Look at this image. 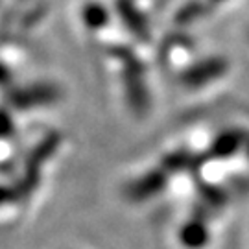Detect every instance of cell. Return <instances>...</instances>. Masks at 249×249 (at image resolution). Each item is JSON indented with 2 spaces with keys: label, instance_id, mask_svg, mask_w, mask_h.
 I'll use <instances>...</instances> for the list:
<instances>
[{
  "label": "cell",
  "instance_id": "obj_1",
  "mask_svg": "<svg viewBox=\"0 0 249 249\" xmlns=\"http://www.w3.org/2000/svg\"><path fill=\"white\" fill-rule=\"evenodd\" d=\"M181 238L188 248H197L207 240V231L201 225H187L181 232Z\"/></svg>",
  "mask_w": 249,
  "mask_h": 249
}]
</instances>
